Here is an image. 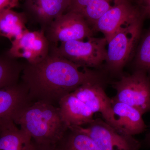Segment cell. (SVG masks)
I'll list each match as a JSON object with an SVG mask.
<instances>
[{"mask_svg": "<svg viewBox=\"0 0 150 150\" xmlns=\"http://www.w3.org/2000/svg\"><path fill=\"white\" fill-rule=\"evenodd\" d=\"M104 84L100 82L88 83L72 93L84 103L94 113H101L106 123L122 133L112 109L111 98L108 97L105 91Z\"/></svg>", "mask_w": 150, "mask_h": 150, "instance_id": "cell-10", "label": "cell"}, {"mask_svg": "<svg viewBox=\"0 0 150 150\" xmlns=\"http://www.w3.org/2000/svg\"><path fill=\"white\" fill-rule=\"evenodd\" d=\"M14 122L33 141L42 144L56 145L69 129L58 106L42 101L33 102L25 108Z\"/></svg>", "mask_w": 150, "mask_h": 150, "instance_id": "cell-2", "label": "cell"}, {"mask_svg": "<svg viewBox=\"0 0 150 150\" xmlns=\"http://www.w3.org/2000/svg\"><path fill=\"white\" fill-rule=\"evenodd\" d=\"M142 20L122 28L107 40L104 70L112 75L122 76L123 68L136 52L141 36Z\"/></svg>", "mask_w": 150, "mask_h": 150, "instance_id": "cell-3", "label": "cell"}, {"mask_svg": "<svg viewBox=\"0 0 150 150\" xmlns=\"http://www.w3.org/2000/svg\"><path fill=\"white\" fill-rule=\"evenodd\" d=\"M2 38V37H1V36H0V41H1V40Z\"/></svg>", "mask_w": 150, "mask_h": 150, "instance_id": "cell-24", "label": "cell"}, {"mask_svg": "<svg viewBox=\"0 0 150 150\" xmlns=\"http://www.w3.org/2000/svg\"><path fill=\"white\" fill-rule=\"evenodd\" d=\"M111 104L122 133L134 136L145 131L146 126L142 114L135 108L111 98Z\"/></svg>", "mask_w": 150, "mask_h": 150, "instance_id": "cell-14", "label": "cell"}, {"mask_svg": "<svg viewBox=\"0 0 150 150\" xmlns=\"http://www.w3.org/2000/svg\"><path fill=\"white\" fill-rule=\"evenodd\" d=\"M56 146L58 150H101L88 136L74 127H69Z\"/></svg>", "mask_w": 150, "mask_h": 150, "instance_id": "cell-19", "label": "cell"}, {"mask_svg": "<svg viewBox=\"0 0 150 150\" xmlns=\"http://www.w3.org/2000/svg\"><path fill=\"white\" fill-rule=\"evenodd\" d=\"M27 17L23 12H18L13 9L0 12V36L5 38L11 42L18 38L28 29Z\"/></svg>", "mask_w": 150, "mask_h": 150, "instance_id": "cell-17", "label": "cell"}, {"mask_svg": "<svg viewBox=\"0 0 150 150\" xmlns=\"http://www.w3.org/2000/svg\"><path fill=\"white\" fill-rule=\"evenodd\" d=\"M74 127L88 136L101 150H139L142 146L134 136L117 131L101 118L94 119L86 127Z\"/></svg>", "mask_w": 150, "mask_h": 150, "instance_id": "cell-6", "label": "cell"}, {"mask_svg": "<svg viewBox=\"0 0 150 150\" xmlns=\"http://www.w3.org/2000/svg\"><path fill=\"white\" fill-rule=\"evenodd\" d=\"M122 0H71L67 12L81 15L92 28L100 18Z\"/></svg>", "mask_w": 150, "mask_h": 150, "instance_id": "cell-15", "label": "cell"}, {"mask_svg": "<svg viewBox=\"0 0 150 150\" xmlns=\"http://www.w3.org/2000/svg\"><path fill=\"white\" fill-rule=\"evenodd\" d=\"M51 45L74 40H84L93 36L94 32L79 14L68 11L55 19L45 30Z\"/></svg>", "mask_w": 150, "mask_h": 150, "instance_id": "cell-7", "label": "cell"}, {"mask_svg": "<svg viewBox=\"0 0 150 150\" xmlns=\"http://www.w3.org/2000/svg\"><path fill=\"white\" fill-rule=\"evenodd\" d=\"M20 80L32 102L42 101L58 106L65 96L91 82L105 83L103 73L82 67L58 54L51 45L50 52L41 62L24 63Z\"/></svg>", "mask_w": 150, "mask_h": 150, "instance_id": "cell-1", "label": "cell"}, {"mask_svg": "<svg viewBox=\"0 0 150 150\" xmlns=\"http://www.w3.org/2000/svg\"><path fill=\"white\" fill-rule=\"evenodd\" d=\"M30 150H58L56 145L38 144L32 140Z\"/></svg>", "mask_w": 150, "mask_h": 150, "instance_id": "cell-22", "label": "cell"}, {"mask_svg": "<svg viewBox=\"0 0 150 150\" xmlns=\"http://www.w3.org/2000/svg\"><path fill=\"white\" fill-rule=\"evenodd\" d=\"M71 0H24L23 12L28 22L45 30L55 19L67 12Z\"/></svg>", "mask_w": 150, "mask_h": 150, "instance_id": "cell-11", "label": "cell"}, {"mask_svg": "<svg viewBox=\"0 0 150 150\" xmlns=\"http://www.w3.org/2000/svg\"><path fill=\"white\" fill-rule=\"evenodd\" d=\"M139 43L135 54V71L144 72L150 79V28Z\"/></svg>", "mask_w": 150, "mask_h": 150, "instance_id": "cell-20", "label": "cell"}, {"mask_svg": "<svg viewBox=\"0 0 150 150\" xmlns=\"http://www.w3.org/2000/svg\"><path fill=\"white\" fill-rule=\"evenodd\" d=\"M112 84L116 91L112 99L135 108L142 115L150 111V79L144 72L135 71L122 75Z\"/></svg>", "mask_w": 150, "mask_h": 150, "instance_id": "cell-5", "label": "cell"}, {"mask_svg": "<svg viewBox=\"0 0 150 150\" xmlns=\"http://www.w3.org/2000/svg\"><path fill=\"white\" fill-rule=\"evenodd\" d=\"M24 84L18 83L0 89V132L4 124L14 119L22 110L31 104Z\"/></svg>", "mask_w": 150, "mask_h": 150, "instance_id": "cell-12", "label": "cell"}, {"mask_svg": "<svg viewBox=\"0 0 150 150\" xmlns=\"http://www.w3.org/2000/svg\"><path fill=\"white\" fill-rule=\"evenodd\" d=\"M139 4L142 8L143 16H147L150 18V0H139Z\"/></svg>", "mask_w": 150, "mask_h": 150, "instance_id": "cell-23", "label": "cell"}, {"mask_svg": "<svg viewBox=\"0 0 150 150\" xmlns=\"http://www.w3.org/2000/svg\"><path fill=\"white\" fill-rule=\"evenodd\" d=\"M9 55L7 51L0 53V89L18 83L24 63Z\"/></svg>", "mask_w": 150, "mask_h": 150, "instance_id": "cell-18", "label": "cell"}, {"mask_svg": "<svg viewBox=\"0 0 150 150\" xmlns=\"http://www.w3.org/2000/svg\"><path fill=\"white\" fill-rule=\"evenodd\" d=\"M32 138L17 127L13 120L6 122L0 132V150H30Z\"/></svg>", "mask_w": 150, "mask_h": 150, "instance_id": "cell-16", "label": "cell"}, {"mask_svg": "<svg viewBox=\"0 0 150 150\" xmlns=\"http://www.w3.org/2000/svg\"><path fill=\"white\" fill-rule=\"evenodd\" d=\"M105 38H89L86 41L74 40L53 45L56 52L82 67L99 69L104 64L107 55Z\"/></svg>", "mask_w": 150, "mask_h": 150, "instance_id": "cell-4", "label": "cell"}, {"mask_svg": "<svg viewBox=\"0 0 150 150\" xmlns=\"http://www.w3.org/2000/svg\"><path fill=\"white\" fill-rule=\"evenodd\" d=\"M8 52L16 59H24L30 64L39 63L50 52V44L45 31L40 29L30 31L27 29L21 37L12 41Z\"/></svg>", "mask_w": 150, "mask_h": 150, "instance_id": "cell-8", "label": "cell"}, {"mask_svg": "<svg viewBox=\"0 0 150 150\" xmlns=\"http://www.w3.org/2000/svg\"><path fill=\"white\" fill-rule=\"evenodd\" d=\"M142 18L140 11L129 0H122L100 18L92 29L103 33L107 41L121 28Z\"/></svg>", "mask_w": 150, "mask_h": 150, "instance_id": "cell-9", "label": "cell"}, {"mask_svg": "<svg viewBox=\"0 0 150 150\" xmlns=\"http://www.w3.org/2000/svg\"><path fill=\"white\" fill-rule=\"evenodd\" d=\"M20 0H0V12L7 9H13L18 6Z\"/></svg>", "mask_w": 150, "mask_h": 150, "instance_id": "cell-21", "label": "cell"}, {"mask_svg": "<svg viewBox=\"0 0 150 150\" xmlns=\"http://www.w3.org/2000/svg\"><path fill=\"white\" fill-rule=\"evenodd\" d=\"M58 107L62 120L68 128L86 126L94 119V113L72 93L61 99Z\"/></svg>", "mask_w": 150, "mask_h": 150, "instance_id": "cell-13", "label": "cell"}]
</instances>
